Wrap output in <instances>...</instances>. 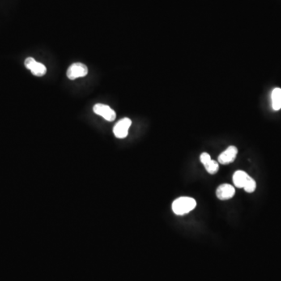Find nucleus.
Returning a JSON list of instances; mask_svg holds the SVG:
<instances>
[{
  "instance_id": "obj_1",
  "label": "nucleus",
  "mask_w": 281,
  "mask_h": 281,
  "mask_svg": "<svg viewBox=\"0 0 281 281\" xmlns=\"http://www.w3.org/2000/svg\"><path fill=\"white\" fill-rule=\"evenodd\" d=\"M233 181H234L235 187L238 188H244V191L248 193H252L256 190V181L244 171H236L233 176Z\"/></svg>"
},
{
  "instance_id": "obj_2",
  "label": "nucleus",
  "mask_w": 281,
  "mask_h": 281,
  "mask_svg": "<svg viewBox=\"0 0 281 281\" xmlns=\"http://www.w3.org/2000/svg\"><path fill=\"white\" fill-rule=\"evenodd\" d=\"M195 200L190 197H180L176 198L172 204V210L176 215L183 216L189 214L196 207Z\"/></svg>"
},
{
  "instance_id": "obj_3",
  "label": "nucleus",
  "mask_w": 281,
  "mask_h": 281,
  "mask_svg": "<svg viewBox=\"0 0 281 281\" xmlns=\"http://www.w3.org/2000/svg\"><path fill=\"white\" fill-rule=\"evenodd\" d=\"M87 73H88V69L86 65L82 63H75L68 68L66 76L70 80H75L77 78L86 77Z\"/></svg>"
},
{
  "instance_id": "obj_4",
  "label": "nucleus",
  "mask_w": 281,
  "mask_h": 281,
  "mask_svg": "<svg viewBox=\"0 0 281 281\" xmlns=\"http://www.w3.org/2000/svg\"><path fill=\"white\" fill-rule=\"evenodd\" d=\"M132 121L130 119L125 117L121 119L116 123L113 128V134L117 138H125L128 134L129 128L131 126Z\"/></svg>"
},
{
  "instance_id": "obj_5",
  "label": "nucleus",
  "mask_w": 281,
  "mask_h": 281,
  "mask_svg": "<svg viewBox=\"0 0 281 281\" xmlns=\"http://www.w3.org/2000/svg\"><path fill=\"white\" fill-rule=\"evenodd\" d=\"M24 64H25L26 67L28 70H31L32 74L35 76L43 77L46 73V66L44 64H41V63L37 62L32 57H28V58L26 59L25 61H24Z\"/></svg>"
},
{
  "instance_id": "obj_6",
  "label": "nucleus",
  "mask_w": 281,
  "mask_h": 281,
  "mask_svg": "<svg viewBox=\"0 0 281 281\" xmlns=\"http://www.w3.org/2000/svg\"><path fill=\"white\" fill-rule=\"evenodd\" d=\"M93 111L95 114L103 116V118L109 122H112L116 117V112L113 109H111L109 106L102 103L95 104L93 107Z\"/></svg>"
},
{
  "instance_id": "obj_7",
  "label": "nucleus",
  "mask_w": 281,
  "mask_h": 281,
  "mask_svg": "<svg viewBox=\"0 0 281 281\" xmlns=\"http://www.w3.org/2000/svg\"><path fill=\"white\" fill-rule=\"evenodd\" d=\"M238 153V150L235 146H229L227 150L219 155L218 161L222 165H227L235 161Z\"/></svg>"
},
{
  "instance_id": "obj_8",
  "label": "nucleus",
  "mask_w": 281,
  "mask_h": 281,
  "mask_svg": "<svg viewBox=\"0 0 281 281\" xmlns=\"http://www.w3.org/2000/svg\"><path fill=\"white\" fill-rule=\"evenodd\" d=\"M200 160L205 167L206 171L210 174H216L219 171V163L216 162L215 160H212L210 154H208L207 152H203V153L201 154Z\"/></svg>"
},
{
  "instance_id": "obj_9",
  "label": "nucleus",
  "mask_w": 281,
  "mask_h": 281,
  "mask_svg": "<svg viewBox=\"0 0 281 281\" xmlns=\"http://www.w3.org/2000/svg\"><path fill=\"white\" fill-rule=\"evenodd\" d=\"M216 194V197L222 201L231 199L235 196V188L231 184H221L218 187Z\"/></svg>"
},
{
  "instance_id": "obj_10",
  "label": "nucleus",
  "mask_w": 281,
  "mask_h": 281,
  "mask_svg": "<svg viewBox=\"0 0 281 281\" xmlns=\"http://www.w3.org/2000/svg\"><path fill=\"white\" fill-rule=\"evenodd\" d=\"M272 107L274 110L278 111L281 109V88L276 87L272 91Z\"/></svg>"
}]
</instances>
